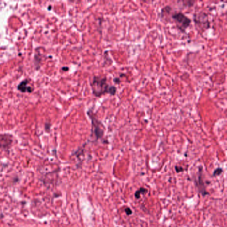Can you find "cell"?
I'll return each instance as SVG.
<instances>
[{
	"mask_svg": "<svg viewBox=\"0 0 227 227\" xmlns=\"http://www.w3.org/2000/svg\"><path fill=\"white\" fill-rule=\"evenodd\" d=\"M223 172V170H222V169H217V170H215V171H214L213 175H214V176L219 175H220V173H221V172Z\"/></svg>",
	"mask_w": 227,
	"mask_h": 227,
	"instance_id": "cell-8",
	"label": "cell"
},
{
	"mask_svg": "<svg viewBox=\"0 0 227 227\" xmlns=\"http://www.w3.org/2000/svg\"><path fill=\"white\" fill-rule=\"evenodd\" d=\"M201 172H199L198 174V182H197V187L200 190V193H201L203 196H204L206 194H208L204 189V185L203 182V179L201 177Z\"/></svg>",
	"mask_w": 227,
	"mask_h": 227,
	"instance_id": "cell-6",
	"label": "cell"
},
{
	"mask_svg": "<svg viewBox=\"0 0 227 227\" xmlns=\"http://www.w3.org/2000/svg\"><path fill=\"white\" fill-rule=\"evenodd\" d=\"M147 192V189L141 188H140L139 191H137L135 193V196L136 198H139L140 197V194H141V193H142L143 194H145V193H146Z\"/></svg>",
	"mask_w": 227,
	"mask_h": 227,
	"instance_id": "cell-7",
	"label": "cell"
},
{
	"mask_svg": "<svg viewBox=\"0 0 227 227\" xmlns=\"http://www.w3.org/2000/svg\"><path fill=\"white\" fill-rule=\"evenodd\" d=\"M88 115L91 120V137L95 140L101 139L105 133V126L99 119H97L93 111H89Z\"/></svg>",
	"mask_w": 227,
	"mask_h": 227,
	"instance_id": "cell-2",
	"label": "cell"
},
{
	"mask_svg": "<svg viewBox=\"0 0 227 227\" xmlns=\"http://www.w3.org/2000/svg\"><path fill=\"white\" fill-rule=\"evenodd\" d=\"M125 212H126V213H127V215H130V214H132L131 210L130 209H129V208H127V209H125Z\"/></svg>",
	"mask_w": 227,
	"mask_h": 227,
	"instance_id": "cell-9",
	"label": "cell"
},
{
	"mask_svg": "<svg viewBox=\"0 0 227 227\" xmlns=\"http://www.w3.org/2000/svg\"><path fill=\"white\" fill-rule=\"evenodd\" d=\"M106 77H101L99 76H94L93 81L91 83V87L93 94L97 97H100L102 95L110 94L115 95L117 93V88L115 86L109 85L107 83Z\"/></svg>",
	"mask_w": 227,
	"mask_h": 227,
	"instance_id": "cell-1",
	"label": "cell"
},
{
	"mask_svg": "<svg viewBox=\"0 0 227 227\" xmlns=\"http://www.w3.org/2000/svg\"><path fill=\"white\" fill-rule=\"evenodd\" d=\"M171 18L174 20L177 28L182 32H185L186 29L191 25V20L182 12H175L172 14Z\"/></svg>",
	"mask_w": 227,
	"mask_h": 227,
	"instance_id": "cell-3",
	"label": "cell"
},
{
	"mask_svg": "<svg viewBox=\"0 0 227 227\" xmlns=\"http://www.w3.org/2000/svg\"><path fill=\"white\" fill-rule=\"evenodd\" d=\"M29 81L28 79H25L21 82L18 86V89L22 92V93H31L34 89L29 84Z\"/></svg>",
	"mask_w": 227,
	"mask_h": 227,
	"instance_id": "cell-5",
	"label": "cell"
},
{
	"mask_svg": "<svg viewBox=\"0 0 227 227\" xmlns=\"http://www.w3.org/2000/svg\"><path fill=\"white\" fill-rule=\"evenodd\" d=\"M13 142V137L12 135L4 133L0 134V149H8L10 148Z\"/></svg>",
	"mask_w": 227,
	"mask_h": 227,
	"instance_id": "cell-4",
	"label": "cell"
}]
</instances>
